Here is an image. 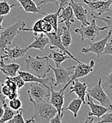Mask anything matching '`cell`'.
Returning <instances> with one entry per match:
<instances>
[{
	"mask_svg": "<svg viewBox=\"0 0 112 123\" xmlns=\"http://www.w3.org/2000/svg\"><path fill=\"white\" fill-rule=\"evenodd\" d=\"M24 66L26 71L39 78H46L51 69L47 55L32 57L29 55L24 61Z\"/></svg>",
	"mask_w": 112,
	"mask_h": 123,
	"instance_id": "1",
	"label": "cell"
},
{
	"mask_svg": "<svg viewBox=\"0 0 112 123\" xmlns=\"http://www.w3.org/2000/svg\"><path fill=\"white\" fill-rule=\"evenodd\" d=\"M30 103L34 106V112L32 117L35 120L37 118L41 120H50L57 114L56 109L49 101H43L37 103L31 98H29Z\"/></svg>",
	"mask_w": 112,
	"mask_h": 123,
	"instance_id": "2",
	"label": "cell"
},
{
	"mask_svg": "<svg viewBox=\"0 0 112 123\" xmlns=\"http://www.w3.org/2000/svg\"><path fill=\"white\" fill-rule=\"evenodd\" d=\"M25 26L26 23L24 21L19 20L0 33V48L3 51L6 47L12 44L13 40L18 35L20 31H21V29Z\"/></svg>",
	"mask_w": 112,
	"mask_h": 123,
	"instance_id": "3",
	"label": "cell"
},
{
	"mask_svg": "<svg viewBox=\"0 0 112 123\" xmlns=\"http://www.w3.org/2000/svg\"><path fill=\"white\" fill-rule=\"evenodd\" d=\"M106 29H108L107 26L104 27L98 26L96 23V18H93L92 21L89 23V24L81 25L80 28L75 29L74 32L76 34H79L81 35V41L83 42L86 39L89 41H93L101 31Z\"/></svg>",
	"mask_w": 112,
	"mask_h": 123,
	"instance_id": "4",
	"label": "cell"
},
{
	"mask_svg": "<svg viewBox=\"0 0 112 123\" xmlns=\"http://www.w3.org/2000/svg\"><path fill=\"white\" fill-rule=\"evenodd\" d=\"M87 94L93 99L99 103L101 105L109 108L112 110V102L109 97L106 94L102 87V80L101 78L99 79L98 83L93 86V88L87 90Z\"/></svg>",
	"mask_w": 112,
	"mask_h": 123,
	"instance_id": "5",
	"label": "cell"
},
{
	"mask_svg": "<svg viewBox=\"0 0 112 123\" xmlns=\"http://www.w3.org/2000/svg\"><path fill=\"white\" fill-rule=\"evenodd\" d=\"M29 90H27L29 98H31L37 103L49 101L51 91L39 83H29Z\"/></svg>",
	"mask_w": 112,
	"mask_h": 123,
	"instance_id": "6",
	"label": "cell"
},
{
	"mask_svg": "<svg viewBox=\"0 0 112 123\" xmlns=\"http://www.w3.org/2000/svg\"><path fill=\"white\" fill-rule=\"evenodd\" d=\"M71 82L67 83L63 88L59 91H55L54 90V86H51V95L49 100V102L54 106L57 110L58 115L63 118L64 116V91L69 86Z\"/></svg>",
	"mask_w": 112,
	"mask_h": 123,
	"instance_id": "7",
	"label": "cell"
},
{
	"mask_svg": "<svg viewBox=\"0 0 112 123\" xmlns=\"http://www.w3.org/2000/svg\"><path fill=\"white\" fill-rule=\"evenodd\" d=\"M49 67L53 70L54 74L55 75V83H54V87H56L62 84L66 85L67 83L71 82L70 76L73 73L71 70L73 69V66L64 68L62 66H59L58 67L54 68V66L49 64Z\"/></svg>",
	"mask_w": 112,
	"mask_h": 123,
	"instance_id": "8",
	"label": "cell"
},
{
	"mask_svg": "<svg viewBox=\"0 0 112 123\" xmlns=\"http://www.w3.org/2000/svg\"><path fill=\"white\" fill-rule=\"evenodd\" d=\"M46 36H48L49 39V42L52 44V46H50V49H59L61 51H62V52L64 53H66L67 55H69V56L72 57V58L73 60H74L75 61H76L77 63H80L81 61H79L76 57H74L72 53L69 51V50L67 49H66L64 47V46L63 45L62 42H61V28H59L56 31H52L50 33L46 34Z\"/></svg>",
	"mask_w": 112,
	"mask_h": 123,
	"instance_id": "9",
	"label": "cell"
},
{
	"mask_svg": "<svg viewBox=\"0 0 112 123\" xmlns=\"http://www.w3.org/2000/svg\"><path fill=\"white\" fill-rule=\"evenodd\" d=\"M111 35H112V32L110 31H109L108 34L106 35V36L104 38H102L98 41L89 43L88 47L83 48L81 50V52L84 53H89L90 52H92V53L96 54L97 58H99L103 55V52L104 51L106 44L108 42V41L109 40Z\"/></svg>",
	"mask_w": 112,
	"mask_h": 123,
	"instance_id": "10",
	"label": "cell"
},
{
	"mask_svg": "<svg viewBox=\"0 0 112 123\" xmlns=\"http://www.w3.org/2000/svg\"><path fill=\"white\" fill-rule=\"evenodd\" d=\"M18 74L23 78V80L25 81L26 83H39L42 84L44 87L50 90L51 86H54V79L52 77L49 78H39L36 75H34L33 74L29 73L28 71H23L19 70L18 71Z\"/></svg>",
	"mask_w": 112,
	"mask_h": 123,
	"instance_id": "11",
	"label": "cell"
},
{
	"mask_svg": "<svg viewBox=\"0 0 112 123\" xmlns=\"http://www.w3.org/2000/svg\"><path fill=\"white\" fill-rule=\"evenodd\" d=\"M95 65V62L93 60H91L89 63H78V65L74 66L73 69L74 72L71 75V82H72L75 79H79L80 78H83L89 75V73L93 71V67Z\"/></svg>",
	"mask_w": 112,
	"mask_h": 123,
	"instance_id": "12",
	"label": "cell"
},
{
	"mask_svg": "<svg viewBox=\"0 0 112 123\" xmlns=\"http://www.w3.org/2000/svg\"><path fill=\"white\" fill-rule=\"evenodd\" d=\"M86 4L92 12H96V16H101L105 12H112L110 6L112 5V0L106 1H92V0H84Z\"/></svg>",
	"mask_w": 112,
	"mask_h": 123,
	"instance_id": "13",
	"label": "cell"
},
{
	"mask_svg": "<svg viewBox=\"0 0 112 123\" xmlns=\"http://www.w3.org/2000/svg\"><path fill=\"white\" fill-rule=\"evenodd\" d=\"M69 5L73 9L75 18L81 23V25L89 24V22L87 19L88 11L84 7L83 4L81 2H76L74 0H70Z\"/></svg>",
	"mask_w": 112,
	"mask_h": 123,
	"instance_id": "14",
	"label": "cell"
},
{
	"mask_svg": "<svg viewBox=\"0 0 112 123\" xmlns=\"http://www.w3.org/2000/svg\"><path fill=\"white\" fill-rule=\"evenodd\" d=\"M72 83L73 85L70 88V91L69 92L68 95H70L72 92H75L77 97L83 101V104H85V98L87 94L88 85L85 82L80 81L79 79H75Z\"/></svg>",
	"mask_w": 112,
	"mask_h": 123,
	"instance_id": "15",
	"label": "cell"
},
{
	"mask_svg": "<svg viewBox=\"0 0 112 123\" xmlns=\"http://www.w3.org/2000/svg\"><path fill=\"white\" fill-rule=\"evenodd\" d=\"M86 95H87V99H88L87 104H88V105L90 107V110H91L90 112H88V115L96 117L99 120L100 117H101L106 112H107L110 110L109 108L104 107V106L101 105H97V104L94 103L93 99L88 94H86Z\"/></svg>",
	"mask_w": 112,
	"mask_h": 123,
	"instance_id": "16",
	"label": "cell"
},
{
	"mask_svg": "<svg viewBox=\"0 0 112 123\" xmlns=\"http://www.w3.org/2000/svg\"><path fill=\"white\" fill-rule=\"evenodd\" d=\"M28 49L26 47H14V48H8L6 47L4 50V55L1 56L4 59H9L12 61H15L19 58L23 57Z\"/></svg>",
	"mask_w": 112,
	"mask_h": 123,
	"instance_id": "17",
	"label": "cell"
},
{
	"mask_svg": "<svg viewBox=\"0 0 112 123\" xmlns=\"http://www.w3.org/2000/svg\"><path fill=\"white\" fill-rule=\"evenodd\" d=\"M75 21V16L72 6L69 4L61 9V14L59 16V23H65L66 26L70 28L72 24Z\"/></svg>",
	"mask_w": 112,
	"mask_h": 123,
	"instance_id": "18",
	"label": "cell"
},
{
	"mask_svg": "<svg viewBox=\"0 0 112 123\" xmlns=\"http://www.w3.org/2000/svg\"><path fill=\"white\" fill-rule=\"evenodd\" d=\"M35 39L33 42H32L26 48L27 49H38L41 51H43L45 47L49 43V39L48 36L44 33H40L35 36Z\"/></svg>",
	"mask_w": 112,
	"mask_h": 123,
	"instance_id": "19",
	"label": "cell"
},
{
	"mask_svg": "<svg viewBox=\"0 0 112 123\" xmlns=\"http://www.w3.org/2000/svg\"><path fill=\"white\" fill-rule=\"evenodd\" d=\"M20 65L16 63L6 64L3 58H0V70L7 77H13L18 74Z\"/></svg>",
	"mask_w": 112,
	"mask_h": 123,
	"instance_id": "20",
	"label": "cell"
},
{
	"mask_svg": "<svg viewBox=\"0 0 112 123\" xmlns=\"http://www.w3.org/2000/svg\"><path fill=\"white\" fill-rule=\"evenodd\" d=\"M19 5L23 8L24 12L32 14H41L46 15V13L44 12L40 7H39L33 0H17Z\"/></svg>",
	"mask_w": 112,
	"mask_h": 123,
	"instance_id": "21",
	"label": "cell"
},
{
	"mask_svg": "<svg viewBox=\"0 0 112 123\" xmlns=\"http://www.w3.org/2000/svg\"><path fill=\"white\" fill-rule=\"evenodd\" d=\"M47 56L49 58H51L53 60V61L55 63L56 67L61 66V64L66 60L72 59V57L67 55L66 53H64V52L62 53L58 52L54 49H50V53Z\"/></svg>",
	"mask_w": 112,
	"mask_h": 123,
	"instance_id": "22",
	"label": "cell"
},
{
	"mask_svg": "<svg viewBox=\"0 0 112 123\" xmlns=\"http://www.w3.org/2000/svg\"><path fill=\"white\" fill-rule=\"evenodd\" d=\"M61 39L63 45L66 49L68 50L72 44V38L70 32V28L66 27V26L61 27Z\"/></svg>",
	"mask_w": 112,
	"mask_h": 123,
	"instance_id": "23",
	"label": "cell"
},
{
	"mask_svg": "<svg viewBox=\"0 0 112 123\" xmlns=\"http://www.w3.org/2000/svg\"><path fill=\"white\" fill-rule=\"evenodd\" d=\"M82 104H83V101L80 98H76V99H74L73 100H72V102L66 108H64V110L71 111L74 115V117L76 118L78 116V112H79Z\"/></svg>",
	"mask_w": 112,
	"mask_h": 123,
	"instance_id": "24",
	"label": "cell"
},
{
	"mask_svg": "<svg viewBox=\"0 0 112 123\" xmlns=\"http://www.w3.org/2000/svg\"><path fill=\"white\" fill-rule=\"evenodd\" d=\"M61 11V8H59V9L56 11V12L52 13V14H46L44 17L43 18L44 20L47 21L48 22H49L52 26L54 28V31H56L58 29V24H59V16L60 14V12Z\"/></svg>",
	"mask_w": 112,
	"mask_h": 123,
	"instance_id": "25",
	"label": "cell"
},
{
	"mask_svg": "<svg viewBox=\"0 0 112 123\" xmlns=\"http://www.w3.org/2000/svg\"><path fill=\"white\" fill-rule=\"evenodd\" d=\"M3 107H4V113H3L1 118L0 119V123H7L11 119H12V117L14 116V115L18 112V111H15V110H12L6 103L3 104Z\"/></svg>",
	"mask_w": 112,
	"mask_h": 123,
	"instance_id": "26",
	"label": "cell"
},
{
	"mask_svg": "<svg viewBox=\"0 0 112 123\" xmlns=\"http://www.w3.org/2000/svg\"><path fill=\"white\" fill-rule=\"evenodd\" d=\"M19 4H9L7 0H0V16H6L9 14L11 9L14 7L19 6Z\"/></svg>",
	"mask_w": 112,
	"mask_h": 123,
	"instance_id": "27",
	"label": "cell"
},
{
	"mask_svg": "<svg viewBox=\"0 0 112 123\" xmlns=\"http://www.w3.org/2000/svg\"><path fill=\"white\" fill-rule=\"evenodd\" d=\"M21 31H32L34 35H37L38 34L40 33H44L43 30H42V26H41V18L37 20L35 24H34L32 29H26L25 27H24L23 29H21Z\"/></svg>",
	"mask_w": 112,
	"mask_h": 123,
	"instance_id": "28",
	"label": "cell"
},
{
	"mask_svg": "<svg viewBox=\"0 0 112 123\" xmlns=\"http://www.w3.org/2000/svg\"><path fill=\"white\" fill-rule=\"evenodd\" d=\"M9 106L14 110L15 111H19L22 110L21 107H22V103L21 101L19 99V98L12 99V100H9Z\"/></svg>",
	"mask_w": 112,
	"mask_h": 123,
	"instance_id": "29",
	"label": "cell"
},
{
	"mask_svg": "<svg viewBox=\"0 0 112 123\" xmlns=\"http://www.w3.org/2000/svg\"><path fill=\"white\" fill-rule=\"evenodd\" d=\"M8 123H24L25 120L23 118V109L18 111L14 116L9 121L7 122Z\"/></svg>",
	"mask_w": 112,
	"mask_h": 123,
	"instance_id": "30",
	"label": "cell"
},
{
	"mask_svg": "<svg viewBox=\"0 0 112 123\" xmlns=\"http://www.w3.org/2000/svg\"><path fill=\"white\" fill-rule=\"evenodd\" d=\"M92 17L95 18H98L99 20H101L104 21L107 24V27L109 31H110L112 34V17H101L100 16L94 15L93 14H92Z\"/></svg>",
	"mask_w": 112,
	"mask_h": 123,
	"instance_id": "31",
	"label": "cell"
},
{
	"mask_svg": "<svg viewBox=\"0 0 112 123\" xmlns=\"http://www.w3.org/2000/svg\"><path fill=\"white\" fill-rule=\"evenodd\" d=\"M41 26L43 32L44 34H48L54 31V28L52 26V24L47 21L44 20V18H41Z\"/></svg>",
	"mask_w": 112,
	"mask_h": 123,
	"instance_id": "32",
	"label": "cell"
},
{
	"mask_svg": "<svg viewBox=\"0 0 112 123\" xmlns=\"http://www.w3.org/2000/svg\"><path fill=\"white\" fill-rule=\"evenodd\" d=\"M9 78H10V79H11L12 81H14V82L16 83V85H17V88H18L19 90V89H21L22 87H24V86L26 85L25 81L23 80V78L19 75V74H17V75H15V76L9 77Z\"/></svg>",
	"mask_w": 112,
	"mask_h": 123,
	"instance_id": "33",
	"label": "cell"
},
{
	"mask_svg": "<svg viewBox=\"0 0 112 123\" xmlns=\"http://www.w3.org/2000/svg\"><path fill=\"white\" fill-rule=\"evenodd\" d=\"M4 84H6L9 88H10V90H11L12 92H16V91H18V90H19V89L17 88L16 83H15L14 81H12V80L10 79L9 77H7V78H6V79H5V83H4Z\"/></svg>",
	"mask_w": 112,
	"mask_h": 123,
	"instance_id": "34",
	"label": "cell"
},
{
	"mask_svg": "<svg viewBox=\"0 0 112 123\" xmlns=\"http://www.w3.org/2000/svg\"><path fill=\"white\" fill-rule=\"evenodd\" d=\"M101 120L98 123H112V112H106L102 117Z\"/></svg>",
	"mask_w": 112,
	"mask_h": 123,
	"instance_id": "35",
	"label": "cell"
},
{
	"mask_svg": "<svg viewBox=\"0 0 112 123\" xmlns=\"http://www.w3.org/2000/svg\"><path fill=\"white\" fill-rule=\"evenodd\" d=\"M103 55H112V39H111L109 41H108V42L106 43L104 51L103 52Z\"/></svg>",
	"mask_w": 112,
	"mask_h": 123,
	"instance_id": "36",
	"label": "cell"
},
{
	"mask_svg": "<svg viewBox=\"0 0 112 123\" xmlns=\"http://www.w3.org/2000/svg\"><path fill=\"white\" fill-rule=\"evenodd\" d=\"M104 86H106V87H109L110 88H112V69L110 70L109 75L105 78Z\"/></svg>",
	"mask_w": 112,
	"mask_h": 123,
	"instance_id": "37",
	"label": "cell"
},
{
	"mask_svg": "<svg viewBox=\"0 0 112 123\" xmlns=\"http://www.w3.org/2000/svg\"><path fill=\"white\" fill-rule=\"evenodd\" d=\"M1 92H2V93L7 98V97L11 94V92H12V91L10 90V88H9L6 84H4V85H2V87H1Z\"/></svg>",
	"mask_w": 112,
	"mask_h": 123,
	"instance_id": "38",
	"label": "cell"
},
{
	"mask_svg": "<svg viewBox=\"0 0 112 123\" xmlns=\"http://www.w3.org/2000/svg\"><path fill=\"white\" fill-rule=\"evenodd\" d=\"M70 0H59L58 1V4L59 5V8L61 9L66 6H67L69 4Z\"/></svg>",
	"mask_w": 112,
	"mask_h": 123,
	"instance_id": "39",
	"label": "cell"
},
{
	"mask_svg": "<svg viewBox=\"0 0 112 123\" xmlns=\"http://www.w3.org/2000/svg\"><path fill=\"white\" fill-rule=\"evenodd\" d=\"M62 120V117H61L58 115V113H57L54 117H52V118L49 121V123H61V122H62V120Z\"/></svg>",
	"mask_w": 112,
	"mask_h": 123,
	"instance_id": "40",
	"label": "cell"
},
{
	"mask_svg": "<svg viewBox=\"0 0 112 123\" xmlns=\"http://www.w3.org/2000/svg\"><path fill=\"white\" fill-rule=\"evenodd\" d=\"M2 83H1V82H0V102H1L2 103V104H4V103H5V100H6V99H7V97L2 93V92H1V87H2Z\"/></svg>",
	"mask_w": 112,
	"mask_h": 123,
	"instance_id": "41",
	"label": "cell"
},
{
	"mask_svg": "<svg viewBox=\"0 0 112 123\" xmlns=\"http://www.w3.org/2000/svg\"><path fill=\"white\" fill-rule=\"evenodd\" d=\"M19 92L18 91H16V92H12L11 94L7 97L9 100H12V99H14V98H19Z\"/></svg>",
	"mask_w": 112,
	"mask_h": 123,
	"instance_id": "42",
	"label": "cell"
},
{
	"mask_svg": "<svg viewBox=\"0 0 112 123\" xmlns=\"http://www.w3.org/2000/svg\"><path fill=\"white\" fill-rule=\"evenodd\" d=\"M58 1H59V0H41V1L39 2V4H47V3H51V4H58Z\"/></svg>",
	"mask_w": 112,
	"mask_h": 123,
	"instance_id": "43",
	"label": "cell"
},
{
	"mask_svg": "<svg viewBox=\"0 0 112 123\" xmlns=\"http://www.w3.org/2000/svg\"><path fill=\"white\" fill-rule=\"evenodd\" d=\"M93 122H94V117H93V116H89L88 115V117L85 120V123H93Z\"/></svg>",
	"mask_w": 112,
	"mask_h": 123,
	"instance_id": "44",
	"label": "cell"
},
{
	"mask_svg": "<svg viewBox=\"0 0 112 123\" xmlns=\"http://www.w3.org/2000/svg\"><path fill=\"white\" fill-rule=\"evenodd\" d=\"M4 20V16H0V30L3 29V26H2V22Z\"/></svg>",
	"mask_w": 112,
	"mask_h": 123,
	"instance_id": "45",
	"label": "cell"
},
{
	"mask_svg": "<svg viewBox=\"0 0 112 123\" xmlns=\"http://www.w3.org/2000/svg\"><path fill=\"white\" fill-rule=\"evenodd\" d=\"M25 123H36V120L34 119V118H33V117H31L30 119H29V120H26L25 121Z\"/></svg>",
	"mask_w": 112,
	"mask_h": 123,
	"instance_id": "46",
	"label": "cell"
},
{
	"mask_svg": "<svg viewBox=\"0 0 112 123\" xmlns=\"http://www.w3.org/2000/svg\"><path fill=\"white\" fill-rule=\"evenodd\" d=\"M4 113V107L3 105H0V119L1 118Z\"/></svg>",
	"mask_w": 112,
	"mask_h": 123,
	"instance_id": "47",
	"label": "cell"
},
{
	"mask_svg": "<svg viewBox=\"0 0 112 123\" xmlns=\"http://www.w3.org/2000/svg\"><path fill=\"white\" fill-rule=\"evenodd\" d=\"M4 54V51H3L1 50V49L0 48V58H1V56L3 55Z\"/></svg>",
	"mask_w": 112,
	"mask_h": 123,
	"instance_id": "48",
	"label": "cell"
},
{
	"mask_svg": "<svg viewBox=\"0 0 112 123\" xmlns=\"http://www.w3.org/2000/svg\"><path fill=\"white\" fill-rule=\"evenodd\" d=\"M92 1H99V0H92ZM101 1H106V0H101Z\"/></svg>",
	"mask_w": 112,
	"mask_h": 123,
	"instance_id": "49",
	"label": "cell"
},
{
	"mask_svg": "<svg viewBox=\"0 0 112 123\" xmlns=\"http://www.w3.org/2000/svg\"></svg>",
	"mask_w": 112,
	"mask_h": 123,
	"instance_id": "50",
	"label": "cell"
}]
</instances>
